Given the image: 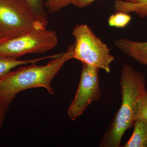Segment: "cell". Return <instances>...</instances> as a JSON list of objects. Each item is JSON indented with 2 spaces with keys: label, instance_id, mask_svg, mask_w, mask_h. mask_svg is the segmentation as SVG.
Here are the masks:
<instances>
[{
  "label": "cell",
  "instance_id": "obj_8",
  "mask_svg": "<svg viewBox=\"0 0 147 147\" xmlns=\"http://www.w3.org/2000/svg\"><path fill=\"white\" fill-rule=\"evenodd\" d=\"M134 131L123 147H147V123L140 120L135 121Z\"/></svg>",
  "mask_w": 147,
  "mask_h": 147
},
{
  "label": "cell",
  "instance_id": "obj_10",
  "mask_svg": "<svg viewBox=\"0 0 147 147\" xmlns=\"http://www.w3.org/2000/svg\"><path fill=\"white\" fill-rule=\"evenodd\" d=\"M31 9L36 18L47 28L48 24L47 12L45 10L43 0H24Z\"/></svg>",
  "mask_w": 147,
  "mask_h": 147
},
{
  "label": "cell",
  "instance_id": "obj_5",
  "mask_svg": "<svg viewBox=\"0 0 147 147\" xmlns=\"http://www.w3.org/2000/svg\"><path fill=\"white\" fill-rule=\"evenodd\" d=\"M46 28L24 0H0V32L5 38L33 29Z\"/></svg>",
  "mask_w": 147,
  "mask_h": 147
},
{
  "label": "cell",
  "instance_id": "obj_12",
  "mask_svg": "<svg viewBox=\"0 0 147 147\" xmlns=\"http://www.w3.org/2000/svg\"><path fill=\"white\" fill-rule=\"evenodd\" d=\"M134 119L135 121L139 119L147 123V92L137 99Z\"/></svg>",
  "mask_w": 147,
  "mask_h": 147
},
{
  "label": "cell",
  "instance_id": "obj_13",
  "mask_svg": "<svg viewBox=\"0 0 147 147\" xmlns=\"http://www.w3.org/2000/svg\"><path fill=\"white\" fill-rule=\"evenodd\" d=\"M69 5H71V0H46L44 3L45 8L47 9L48 12L52 14Z\"/></svg>",
  "mask_w": 147,
  "mask_h": 147
},
{
  "label": "cell",
  "instance_id": "obj_4",
  "mask_svg": "<svg viewBox=\"0 0 147 147\" xmlns=\"http://www.w3.org/2000/svg\"><path fill=\"white\" fill-rule=\"evenodd\" d=\"M57 43L55 31L33 29L0 40V57L17 59L27 54L45 53L55 48Z\"/></svg>",
  "mask_w": 147,
  "mask_h": 147
},
{
  "label": "cell",
  "instance_id": "obj_1",
  "mask_svg": "<svg viewBox=\"0 0 147 147\" xmlns=\"http://www.w3.org/2000/svg\"><path fill=\"white\" fill-rule=\"evenodd\" d=\"M74 44L65 53L52 58L45 65L32 64L11 71L0 77V102L8 110L9 105L20 92L29 89L43 88L54 94L51 82L67 61L73 59Z\"/></svg>",
  "mask_w": 147,
  "mask_h": 147
},
{
  "label": "cell",
  "instance_id": "obj_11",
  "mask_svg": "<svg viewBox=\"0 0 147 147\" xmlns=\"http://www.w3.org/2000/svg\"><path fill=\"white\" fill-rule=\"evenodd\" d=\"M131 16L128 13L117 11L112 14L108 19V24L110 26L122 28L126 27L131 21Z\"/></svg>",
  "mask_w": 147,
  "mask_h": 147
},
{
  "label": "cell",
  "instance_id": "obj_9",
  "mask_svg": "<svg viewBox=\"0 0 147 147\" xmlns=\"http://www.w3.org/2000/svg\"><path fill=\"white\" fill-rule=\"evenodd\" d=\"M61 54V53H60L51 56L28 60H18L11 58L0 57V77L4 76L16 67L25 65L29 63H36L46 59L56 57L60 55Z\"/></svg>",
  "mask_w": 147,
  "mask_h": 147
},
{
  "label": "cell",
  "instance_id": "obj_17",
  "mask_svg": "<svg viewBox=\"0 0 147 147\" xmlns=\"http://www.w3.org/2000/svg\"><path fill=\"white\" fill-rule=\"evenodd\" d=\"M134 5H147V0H123Z\"/></svg>",
  "mask_w": 147,
  "mask_h": 147
},
{
  "label": "cell",
  "instance_id": "obj_18",
  "mask_svg": "<svg viewBox=\"0 0 147 147\" xmlns=\"http://www.w3.org/2000/svg\"><path fill=\"white\" fill-rule=\"evenodd\" d=\"M5 38L3 36V35L0 32V40H1L5 39Z\"/></svg>",
  "mask_w": 147,
  "mask_h": 147
},
{
  "label": "cell",
  "instance_id": "obj_6",
  "mask_svg": "<svg viewBox=\"0 0 147 147\" xmlns=\"http://www.w3.org/2000/svg\"><path fill=\"white\" fill-rule=\"evenodd\" d=\"M82 63L78 89L67 111L69 117L72 121L81 115L93 101L98 100L101 94L98 76L100 69Z\"/></svg>",
  "mask_w": 147,
  "mask_h": 147
},
{
  "label": "cell",
  "instance_id": "obj_15",
  "mask_svg": "<svg viewBox=\"0 0 147 147\" xmlns=\"http://www.w3.org/2000/svg\"><path fill=\"white\" fill-rule=\"evenodd\" d=\"M7 110L0 102V128L3 126L5 114Z\"/></svg>",
  "mask_w": 147,
  "mask_h": 147
},
{
  "label": "cell",
  "instance_id": "obj_16",
  "mask_svg": "<svg viewBox=\"0 0 147 147\" xmlns=\"http://www.w3.org/2000/svg\"><path fill=\"white\" fill-rule=\"evenodd\" d=\"M136 14L141 18H144L147 17V5H142L138 9Z\"/></svg>",
  "mask_w": 147,
  "mask_h": 147
},
{
  "label": "cell",
  "instance_id": "obj_2",
  "mask_svg": "<svg viewBox=\"0 0 147 147\" xmlns=\"http://www.w3.org/2000/svg\"><path fill=\"white\" fill-rule=\"evenodd\" d=\"M122 102L99 144L100 147H121L127 130L134 126L137 99L146 91V76L131 65L123 66L121 74Z\"/></svg>",
  "mask_w": 147,
  "mask_h": 147
},
{
  "label": "cell",
  "instance_id": "obj_3",
  "mask_svg": "<svg viewBox=\"0 0 147 147\" xmlns=\"http://www.w3.org/2000/svg\"><path fill=\"white\" fill-rule=\"evenodd\" d=\"M72 35L75 38L73 59L110 73L111 64L115 57L110 53V48L95 34L90 27L86 24L76 25Z\"/></svg>",
  "mask_w": 147,
  "mask_h": 147
},
{
  "label": "cell",
  "instance_id": "obj_14",
  "mask_svg": "<svg viewBox=\"0 0 147 147\" xmlns=\"http://www.w3.org/2000/svg\"><path fill=\"white\" fill-rule=\"evenodd\" d=\"M95 0H71V5L78 8L87 7L92 3Z\"/></svg>",
  "mask_w": 147,
  "mask_h": 147
},
{
  "label": "cell",
  "instance_id": "obj_7",
  "mask_svg": "<svg viewBox=\"0 0 147 147\" xmlns=\"http://www.w3.org/2000/svg\"><path fill=\"white\" fill-rule=\"evenodd\" d=\"M114 45L129 57L147 65V42H137L120 38L116 40Z\"/></svg>",
  "mask_w": 147,
  "mask_h": 147
}]
</instances>
